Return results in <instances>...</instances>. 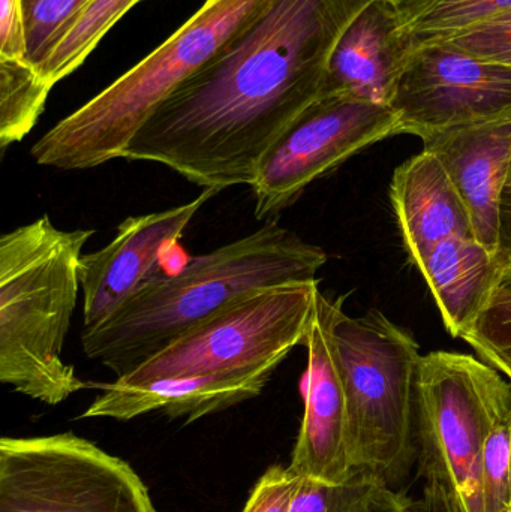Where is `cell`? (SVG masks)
<instances>
[{"label":"cell","mask_w":511,"mask_h":512,"mask_svg":"<svg viewBox=\"0 0 511 512\" xmlns=\"http://www.w3.org/2000/svg\"><path fill=\"white\" fill-rule=\"evenodd\" d=\"M318 282L287 283L252 292L204 319L147 358L120 384L216 373L276 370L305 345L315 315Z\"/></svg>","instance_id":"52a82bcc"},{"label":"cell","mask_w":511,"mask_h":512,"mask_svg":"<svg viewBox=\"0 0 511 512\" xmlns=\"http://www.w3.org/2000/svg\"><path fill=\"white\" fill-rule=\"evenodd\" d=\"M390 201L414 265L444 240L473 236L461 197L441 162L428 150L396 168L390 182Z\"/></svg>","instance_id":"2e32d148"},{"label":"cell","mask_w":511,"mask_h":512,"mask_svg":"<svg viewBox=\"0 0 511 512\" xmlns=\"http://www.w3.org/2000/svg\"><path fill=\"white\" fill-rule=\"evenodd\" d=\"M416 267L431 289L444 327L459 339L470 330L500 285V259L474 236L438 243Z\"/></svg>","instance_id":"e0dca14e"},{"label":"cell","mask_w":511,"mask_h":512,"mask_svg":"<svg viewBox=\"0 0 511 512\" xmlns=\"http://www.w3.org/2000/svg\"><path fill=\"white\" fill-rule=\"evenodd\" d=\"M483 363L511 384V289L498 285L470 330L461 337Z\"/></svg>","instance_id":"7402d4cb"},{"label":"cell","mask_w":511,"mask_h":512,"mask_svg":"<svg viewBox=\"0 0 511 512\" xmlns=\"http://www.w3.org/2000/svg\"><path fill=\"white\" fill-rule=\"evenodd\" d=\"M398 135L420 140L511 119V66L485 62L444 44L417 48L390 102Z\"/></svg>","instance_id":"30bf717a"},{"label":"cell","mask_w":511,"mask_h":512,"mask_svg":"<svg viewBox=\"0 0 511 512\" xmlns=\"http://www.w3.org/2000/svg\"><path fill=\"white\" fill-rule=\"evenodd\" d=\"M27 53L24 0H0V59H27Z\"/></svg>","instance_id":"4316f807"},{"label":"cell","mask_w":511,"mask_h":512,"mask_svg":"<svg viewBox=\"0 0 511 512\" xmlns=\"http://www.w3.org/2000/svg\"><path fill=\"white\" fill-rule=\"evenodd\" d=\"M422 141L461 197L474 239L498 256L501 201L511 171V119L453 129Z\"/></svg>","instance_id":"7c38bea8"},{"label":"cell","mask_w":511,"mask_h":512,"mask_svg":"<svg viewBox=\"0 0 511 512\" xmlns=\"http://www.w3.org/2000/svg\"><path fill=\"white\" fill-rule=\"evenodd\" d=\"M511 384L480 358L422 355L416 384V451L425 484L443 487L462 512H485L483 451Z\"/></svg>","instance_id":"8992f818"},{"label":"cell","mask_w":511,"mask_h":512,"mask_svg":"<svg viewBox=\"0 0 511 512\" xmlns=\"http://www.w3.org/2000/svg\"><path fill=\"white\" fill-rule=\"evenodd\" d=\"M275 370L216 373L194 378H168L146 384L128 385L114 381L101 384L102 393L81 418H113L129 421L161 411L186 423L224 411L260 396Z\"/></svg>","instance_id":"9a60e30c"},{"label":"cell","mask_w":511,"mask_h":512,"mask_svg":"<svg viewBox=\"0 0 511 512\" xmlns=\"http://www.w3.org/2000/svg\"><path fill=\"white\" fill-rule=\"evenodd\" d=\"M500 285L507 286V288L511 289V276H507L504 277V279H501Z\"/></svg>","instance_id":"f546056e"},{"label":"cell","mask_w":511,"mask_h":512,"mask_svg":"<svg viewBox=\"0 0 511 512\" xmlns=\"http://www.w3.org/2000/svg\"><path fill=\"white\" fill-rule=\"evenodd\" d=\"M140 0H92L39 66L51 86L77 71L120 18Z\"/></svg>","instance_id":"ffe728a7"},{"label":"cell","mask_w":511,"mask_h":512,"mask_svg":"<svg viewBox=\"0 0 511 512\" xmlns=\"http://www.w3.org/2000/svg\"><path fill=\"white\" fill-rule=\"evenodd\" d=\"M393 135H398V120L389 105L321 96L261 159L251 185L255 218L284 212L315 180Z\"/></svg>","instance_id":"9c48e42d"},{"label":"cell","mask_w":511,"mask_h":512,"mask_svg":"<svg viewBox=\"0 0 511 512\" xmlns=\"http://www.w3.org/2000/svg\"><path fill=\"white\" fill-rule=\"evenodd\" d=\"M509 484H510V502H509V512H511V447H510Z\"/></svg>","instance_id":"4dcf8cb0"},{"label":"cell","mask_w":511,"mask_h":512,"mask_svg":"<svg viewBox=\"0 0 511 512\" xmlns=\"http://www.w3.org/2000/svg\"><path fill=\"white\" fill-rule=\"evenodd\" d=\"M218 194L215 189H204L182 206L126 218L105 248L81 255L83 330H93L108 321L149 277L158 273L162 256L177 245L195 215Z\"/></svg>","instance_id":"8fae6325"},{"label":"cell","mask_w":511,"mask_h":512,"mask_svg":"<svg viewBox=\"0 0 511 512\" xmlns=\"http://www.w3.org/2000/svg\"><path fill=\"white\" fill-rule=\"evenodd\" d=\"M300 477L290 468L270 466L249 495L243 512H290Z\"/></svg>","instance_id":"484cf974"},{"label":"cell","mask_w":511,"mask_h":512,"mask_svg":"<svg viewBox=\"0 0 511 512\" xmlns=\"http://www.w3.org/2000/svg\"><path fill=\"white\" fill-rule=\"evenodd\" d=\"M0 512H158L129 463L74 433L0 441Z\"/></svg>","instance_id":"ba28073f"},{"label":"cell","mask_w":511,"mask_h":512,"mask_svg":"<svg viewBox=\"0 0 511 512\" xmlns=\"http://www.w3.org/2000/svg\"><path fill=\"white\" fill-rule=\"evenodd\" d=\"M315 303L344 388L353 474L396 490L417 462L419 343L381 310L353 318L342 300H330L320 288Z\"/></svg>","instance_id":"277c9868"},{"label":"cell","mask_w":511,"mask_h":512,"mask_svg":"<svg viewBox=\"0 0 511 512\" xmlns=\"http://www.w3.org/2000/svg\"><path fill=\"white\" fill-rule=\"evenodd\" d=\"M92 0H32L27 3V59L41 66L54 45Z\"/></svg>","instance_id":"603a6c76"},{"label":"cell","mask_w":511,"mask_h":512,"mask_svg":"<svg viewBox=\"0 0 511 512\" xmlns=\"http://www.w3.org/2000/svg\"><path fill=\"white\" fill-rule=\"evenodd\" d=\"M395 495L396 490L363 474L342 484L300 478L290 512H380Z\"/></svg>","instance_id":"44dd1931"},{"label":"cell","mask_w":511,"mask_h":512,"mask_svg":"<svg viewBox=\"0 0 511 512\" xmlns=\"http://www.w3.org/2000/svg\"><path fill=\"white\" fill-rule=\"evenodd\" d=\"M511 402L501 408L483 451V504L485 512H509Z\"/></svg>","instance_id":"cb8c5ba5"},{"label":"cell","mask_w":511,"mask_h":512,"mask_svg":"<svg viewBox=\"0 0 511 512\" xmlns=\"http://www.w3.org/2000/svg\"><path fill=\"white\" fill-rule=\"evenodd\" d=\"M272 0H206L138 65L33 144L42 167L90 170L122 158L153 111L206 66Z\"/></svg>","instance_id":"5b68a950"},{"label":"cell","mask_w":511,"mask_h":512,"mask_svg":"<svg viewBox=\"0 0 511 512\" xmlns=\"http://www.w3.org/2000/svg\"><path fill=\"white\" fill-rule=\"evenodd\" d=\"M50 81L27 59H0V146L23 140L38 123Z\"/></svg>","instance_id":"d6986e66"},{"label":"cell","mask_w":511,"mask_h":512,"mask_svg":"<svg viewBox=\"0 0 511 512\" xmlns=\"http://www.w3.org/2000/svg\"><path fill=\"white\" fill-rule=\"evenodd\" d=\"M414 53L395 0H371L333 48L321 96L389 105Z\"/></svg>","instance_id":"4fadbf2b"},{"label":"cell","mask_w":511,"mask_h":512,"mask_svg":"<svg viewBox=\"0 0 511 512\" xmlns=\"http://www.w3.org/2000/svg\"><path fill=\"white\" fill-rule=\"evenodd\" d=\"M30 2H32V0H24V6H26L27 3H30Z\"/></svg>","instance_id":"1f68e13d"},{"label":"cell","mask_w":511,"mask_h":512,"mask_svg":"<svg viewBox=\"0 0 511 512\" xmlns=\"http://www.w3.org/2000/svg\"><path fill=\"white\" fill-rule=\"evenodd\" d=\"M305 346V414L288 468L300 478L342 484L354 475L348 454L347 406L317 303Z\"/></svg>","instance_id":"5bb4252c"},{"label":"cell","mask_w":511,"mask_h":512,"mask_svg":"<svg viewBox=\"0 0 511 512\" xmlns=\"http://www.w3.org/2000/svg\"><path fill=\"white\" fill-rule=\"evenodd\" d=\"M501 279L511 276V171L501 201L500 252Z\"/></svg>","instance_id":"f1b7e54d"},{"label":"cell","mask_w":511,"mask_h":512,"mask_svg":"<svg viewBox=\"0 0 511 512\" xmlns=\"http://www.w3.org/2000/svg\"><path fill=\"white\" fill-rule=\"evenodd\" d=\"M414 51L440 44L467 27L501 12L511 0H395Z\"/></svg>","instance_id":"ac0fdd59"},{"label":"cell","mask_w":511,"mask_h":512,"mask_svg":"<svg viewBox=\"0 0 511 512\" xmlns=\"http://www.w3.org/2000/svg\"><path fill=\"white\" fill-rule=\"evenodd\" d=\"M440 44L485 62L511 66V11L486 18Z\"/></svg>","instance_id":"d4e9b609"},{"label":"cell","mask_w":511,"mask_h":512,"mask_svg":"<svg viewBox=\"0 0 511 512\" xmlns=\"http://www.w3.org/2000/svg\"><path fill=\"white\" fill-rule=\"evenodd\" d=\"M93 233L59 230L45 215L0 239V381L45 405L87 388L63 346Z\"/></svg>","instance_id":"3957f363"},{"label":"cell","mask_w":511,"mask_h":512,"mask_svg":"<svg viewBox=\"0 0 511 512\" xmlns=\"http://www.w3.org/2000/svg\"><path fill=\"white\" fill-rule=\"evenodd\" d=\"M327 254L276 221L146 280L108 321L81 333V348L117 378L137 369L234 301L272 286L318 282Z\"/></svg>","instance_id":"7a4b0ae2"},{"label":"cell","mask_w":511,"mask_h":512,"mask_svg":"<svg viewBox=\"0 0 511 512\" xmlns=\"http://www.w3.org/2000/svg\"><path fill=\"white\" fill-rule=\"evenodd\" d=\"M380 512H462L455 499L435 484H425L422 498L410 499L404 493L396 492L392 501Z\"/></svg>","instance_id":"83f0119b"},{"label":"cell","mask_w":511,"mask_h":512,"mask_svg":"<svg viewBox=\"0 0 511 512\" xmlns=\"http://www.w3.org/2000/svg\"><path fill=\"white\" fill-rule=\"evenodd\" d=\"M371 0H272L168 96L123 152L222 192L254 182L261 159L323 93L348 24Z\"/></svg>","instance_id":"6da1fadb"}]
</instances>
